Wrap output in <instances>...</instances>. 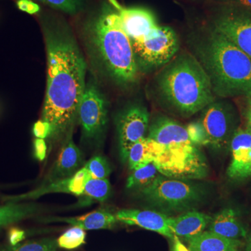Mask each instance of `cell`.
I'll use <instances>...</instances> for the list:
<instances>
[{
	"mask_svg": "<svg viewBox=\"0 0 251 251\" xmlns=\"http://www.w3.org/2000/svg\"><path fill=\"white\" fill-rule=\"evenodd\" d=\"M230 163L227 175L229 179L242 181L251 177V132L237 128L229 144Z\"/></svg>",
	"mask_w": 251,
	"mask_h": 251,
	"instance_id": "12",
	"label": "cell"
},
{
	"mask_svg": "<svg viewBox=\"0 0 251 251\" xmlns=\"http://www.w3.org/2000/svg\"><path fill=\"white\" fill-rule=\"evenodd\" d=\"M33 133L36 138L49 139L51 135L50 125L44 120H39L33 126Z\"/></svg>",
	"mask_w": 251,
	"mask_h": 251,
	"instance_id": "31",
	"label": "cell"
},
{
	"mask_svg": "<svg viewBox=\"0 0 251 251\" xmlns=\"http://www.w3.org/2000/svg\"><path fill=\"white\" fill-rule=\"evenodd\" d=\"M83 36L94 65L117 85L128 87L138 80L139 68L117 10L104 3L86 22Z\"/></svg>",
	"mask_w": 251,
	"mask_h": 251,
	"instance_id": "2",
	"label": "cell"
},
{
	"mask_svg": "<svg viewBox=\"0 0 251 251\" xmlns=\"http://www.w3.org/2000/svg\"><path fill=\"white\" fill-rule=\"evenodd\" d=\"M147 137L153 140V163L163 176L186 180L207 176L205 156L191 141L186 127L179 122L158 117L149 127Z\"/></svg>",
	"mask_w": 251,
	"mask_h": 251,
	"instance_id": "5",
	"label": "cell"
},
{
	"mask_svg": "<svg viewBox=\"0 0 251 251\" xmlns=\"http://www.w3.org/2000/svg\"><path fill=\"white\" fill-rule=\"evenodd\" d=\"M193 55L215 97H251V58L224 36L209 28L193 44Z\"/></svg>",
	"mask_w": 251,
	"mask_h": 251,
	"instance_id": "3",
	"label": "cell"
},
{
	"mask_svg": "<svg viewBox=\"0 0 251 251\" xmlns=\"http://www.w3.org/2000/svg\"><path fill=\"white\" fill-rule=\"evenodd\" d=\"M186 240L191 251H237L242 246L239 239H227L210 231H204Z\"/></svg>",
	"mask_w": 251,
	"mask_h": 251,
	"instance_id": "19",
	"label": "cell"
},
{
	"mask_svg": "<svg viewBox=\"0 0 251 251\" xmlns=\"http://www.w3.org/2000/svg\"><path fill=\"white\" fill-rule=\"evenodd\" d=\"M245 251H251V233L249 234V237H248Z\"/></svg>",
	"mask_w": 251,
	"mask_h": 251,
	"instance_id": "37",
	"label": "cell"
},
{
	"mask_svg": "<svg viewBox=\"0 0 251 251\" xmlns=\"http://www.w3.org/2000/svg\"><path fill=\"white\" fill-rule=\"evenodd\" d=\"M115 123L120 156L126 163L131 147L146 137L150 127V114L141 104H132L118 114Z\"/></svg>",
	"mask_w": 251,
	"mask_h": 251,
	"instance_id": "11",
	"label": "cell"
},
{
	"mask_svg": "<svg viewBox=\"0 0 251 251\" xmlns=\"http://www.w3.org/2000/svg\"><path fill=\"white\" fill-rule=\"evenodd\" d=\"M220 7H230L251 13V0H206Z\"/></svg>",
	"mask_w": 251,
	"mask_h": 251,
	"instance_id": "30",
	"label": "cell"
},
{
	"mask_svg": "<svg viewBox=\"0 0 251 251\" xmlns=\"http://www.w3.org/2000/svg\"><path fill=\"white\" fill-rule=\"evenodd\" d=\"M159 172L153 163L133 171L126 181L128 189L141 190L151 184Z\"/></svg>",
	"mask_w": 251,
	"mask_h": 251,
	"instance_id": "23",
	"label": "cell"
},
{
	"mask_svg": "<svg viewBox=\"0 0 251 251\" xmlns=\"http://www.w3.org/2000/svg\"><path fill=\"white\" fill-rule=\"evenodd\" d=\"M248 99L247 106L245 112L246 122L247 128L251 132V97Z\"/></svg>",
	"mask_w": 251,
	"mask_h": 251,
	"instance_id": "35",
	"label": "cell"
},
{
	"mask_svg": "<svg viewBox=\"0 0 251 251\" xmlns=\"http://www.w3.org/2000/svg\"><path fill=\"white\" fill-rule=\"evenodd\" d=\"M0 251H58V246L56 239L48 237L21 242L14 246H0Z\"/></svg>",
	"mask_w": 251,
	"mask_h": 251,
	"instance_id": "25",
	"label": "cell"
},
{
	"mask_svg": "<svg viewBox=\"0 0 251 251\" xmlns=\"http://www.w3.org/2000/svg\"><path fill=\"white\" fill-rule=\"evenodd\" d=\"M138 68L152 70L163 67L179 50V39L174 29L158 25L146 35L130 41Z\"/></svg>",
	"mask_w": 251,
	"mask_h": 251,
	"instance_id": "8",
	"label": "cell"
},
{
	"mask_svg": "<svg viewBox=\"0 0 251 251\" xmlns=\"http://www.w3.org/2000/svg\"><path fill=\"white\" fill-rule=\"evenodd\" d=\"M239 48L251 58V13L230 7H221L210 27Z\"/></svg>",
	"mask_w": 251,
	"mask_h": 251,
	"instance_id": "10",
	"label": "cell"
},
{
	"mask_svg": "<svg viewBox=\"0 0 251 251\" xmlns=\"http://www.w3.org/2000/svg\"><path fill=\"white\" fill-rule=\"evenodd\" d=\"M90 176L94 179H108L111 168L106 158L101 155H94L85 164Z\"/></svg>",
	"mask_w": 251,
	"mask_h": 251,
	"instance_id": "28",
	"label": "cell"
},
{
	"mask_svg": "<svg viewBox=\"0 0 251 251\" xmlns=\"http://www.w3.org/2000/svg\"><path fill=\"white\" fill-rule=\"evenodd\" d=\"M211 216L198 211H189L176 218H170L168 226L174 235L186 239L204 232L209 224Z\"/></svg>",
	"mask_w": 251,
	"mask_h": 251,
	"instance_id": "17",
	"label": "cell"
},
{
	"mask_svg": "<svg viewBox=\"0 0 251 251\" xmlns=\"http://www.w3.org/2000/svg\"><path fill=\"white\" fill-rule=\"evenodd\" d=\"M41 206L35 203L8 202L0 206V227L16 224L39 214Z\"/></svg>",
	"mask_w": 251,
	"mask_h": 251,
	"instance_id": "21",
	"label": "cell"
},
{
	"mask_svg": "<svg viewBox=\"0 0 251 251\" xmlns=\"http://www.w3.org/2000/svg\"><path fill=\"white\" fill-rule=\"evenodd\" d=\"M142 196L151 205L168 212L191 209L201 202L202 189L189 180L158 176L147 187L140 190Z\"/></svg>",
	"mask_w": 251,
	"mask_h": 251,
	"instance_id": "6",
	"label": "cell"
},
{
	"mask_svg": "<svg viewBox=\"0 0 251 251\" xmlns=\"http://www.w3.org/2000/svg\"><path fill=\"white\" fill-rule=\"evenodd\" d=\"M209 231L231 239L247 237V231L232 209H225L211 218Z\"/></svg>",
	"mask_w": 251,
	"mask_h": 251,
	"instance_id": "18",
	"label": "cell"
},
{
	"mask_svg": "<svg viewBox=\"0 0 251 251\" xmlns=\"http://www.w3.org/2000/svg\"><path fill=\"white\" fill-rule=\"evenodd\" d=\"M113 6L118 11L122 27L130 41L145 36L158 25L156 16L147 8L123 7L118 3Z\"/></svg>",
	"mask_w": 251,
	"mask_h": 251,
	"instance_id": "14",
	"label": "cell"
},
{
	"mask_svg": "<svg viewBox=\"0 0 251 251\" xmlns=\"http://www.w3.org/2000/svg\"><path fill=\"white\" fill-rule=\"evenodd\" d=\"M16 5L18 9L27 14H37L41 11L40 6L32 0H18Z\"/></svg>",
	"mask_w": 251,
	"mask_h": 251,
	"instance_id": "32",
	"label": "cell"
},
{
	"mask_svg": "<svg viewBox=\"0 0 251 251\" xmlns=\"http://www.w3.org/2000/svg\"><path fill=\"white\" fill-rule=\"evenodd\" d=\"M112 188L108 179H94L91 177L85 185L82 197L87 201L103 202L111 196Z\"/></svg>",
	"mask_w": 251,
	"mask_h": 251,
	"instance_id": "24",
	"label": "cell"
},
{
	"mask_svg": "<svg viewBox=\"0 0 251 251\" xmlns=\"http://www.w3.org/2000/svg\"><path fill=\"white\" fill-rule=\"evenodd\" d=\"M40 23L46 44L47 81L41 120L51 126L49 139L62 141L73 132L85 90L87 62L67 21L44 13Z\"/></svg>",
	"mask_w": 251,
	"mask_h": 251,
	"instance_id": "1",
	"label": "cell"
},
{
	"mask_svg": "<svg viewBox=\"0 0 251 251\" xmlns=\"http://www.w3.org/2000/svg\"><path fill=\"white\" fill-rule=\"evenodd\" d=\"M200 121L209 138V147L216 151L228 148L237 129L235 112L230 104L214 100L203 109Z\"/></svg>",
	"mask_w": 251,
	"mask_h": 251,
	"instance_id": "9",
	"label": "cell"
},
{
	"mask_svg": "<svg viewBox=\"0 0 251 251\" xmlns=\"http://www.w3.org/2000/svg\"><path fill=\"white\" fill-rule=\"evenodd\" d=\"M86 232L80 227L73 226L57 239L58 247L72 250L77 249L85 243Z\"/></svg>",
	"mask_w": 251,
	"mask_h": 251,
	"instance_id": "26",
	"label": "cell"
},
{
	"mask_svg": "<svg viewBox=\"0 0 251 251\" xmlns=\"http://www.w3.org/2000/svg\"><path fill=\"white\" fill-rule=\"evenodd\" d=\"M64 14L76 15L85 9L87 0H38Z\"/></svg>",
	"mask_w": 251,
	"mask_h": 251,
	"instance_id": "27",
	"label": "cell"
},
{
	"mask_svg": "<svg viewBox=\"0 0 251 251\" xmlns=\"http://www.w3.org/2000/svg\"><path fill=\"white\" fill-rule=\"evenodd\" d=\"M173 240V249L175 251H191L188 248L185 247L184 244L181 243L177 236L175 235Z\"/></svg>",
	"mask_w": 251,
	"mask_h": 251,
	"instance_id": "36",
	"label": "cell"
},
{
	"mask_svg": "<svg viewBox=\"0 0 251 251\" xmlns=\"http://www.w3.org/2000/svg\"><path fill=\"white\" fill-rule=\"evenodd\" d=\"M186 128L190 140L196 146L199 148L209 146V138L200 120L188 124Z\"/></svg>",
	"mask_w": 251,
	"mask_h": 251,
	"instance_id": "29",
	"label": "cell"
},
{
	"mask_svg": "<svg viewBox=\"0 0 251 251\" xmlns=\"http://www.w3.org/2000/svg\"><path fill=\"white\" fill-rule=\"evenodd\" d=\"M153 161V141L148 137L135 143L128 152V167L131 171L139 169Z\"/></svg>",
	"mask_w": 251,
	"mask_h": 251,
	"instance_id": "22",
	"label": "cell"
},
{
	"mask_svg": "<svg viewBox=\"0 0 251 251\" xmlns=\"http://www.w3.org/2000/svg\"><path fill=\"white\" fill-rule=\"evenodd\" d=\"M69 193L74 196H80V193L77 190L75 181L72 176L67 179L54 181L50 184L41 185L34 191H29L25 194L20 195V196H6L3 198V201L7 202L18 203L22 201L37 199L49 193Z\"/></svg>",
	"mask_w": 251,
	"mask_h": 251,
	"instance_id": "20",
	"label": "cell"
},
{
	"mask_svg": "<svg viewBox=\"0 0 251 251\" xmlns=\"http://www.w3.org/2000/svg\"><path fill=\"white\" fill-rule=\"evenodd\" d=\"M117 221L116 216L103 209H99L77 217L50 216L42 219V222L45 224L64 223L80 227L84 230L112 229L116 225Z\"/></svg>",
	"mask_w": 251,
	"mask_h": 251,
	"instance_id": "16",
	"label": "cell"
},
{
	"mask_svg": "<svg viewBox=\"0 0 251 251\" xmlns=\"http://www.w3.org/2000/svg\"><path fill=\"white\" fill-rule=\"evenodd\" d=\"M175 251L174 250H173V249H172V251Z\"/></svg>",
	"mask_w": 251,
	"mask_h": 251,
	"instance_id": "38",
	"label": "cell"
},
{
	"mask_svg": "<svg viewBox=\"0 0 251 251\" xmlns=\"http://www.w3.org/2000/svg\"><path fill=\"white\" fill-rule=\"evenodd\" d=\"M108 99L93 78L87 82L78 110L77 122L82 129V140L99 147L103 143L108 123Z\"/></svg>",
	"mask_w": 251,
	"mask_h": 251,
	"instance_id": "7",
	"label": "cell"
},
{
	"mask_svg": "<svg viewBox=\"0 0 251 251\" xmlns=\"http://www.w3.org/2000/svg\"><path fill=\"white\" fill-rule=\"evenodd\" d=\"M85 164L82 152L73 139L72 132L63 140L58 158L41 185L71 177Z\"/></svg>",
	"mask_w": 251,
	"mask_h": 251,
	"instance_id": "13",
	"label": "cell"
},
{
	"mask_svg": "<svg viewBox=\"0 0 251 251\" xmlns=\"http://www.w3.org/2000/svg\"><path fill=\"white\" fill-rule=\"evenodd\" d=\"M115 216L117 221L122 224L138 226L171 239L174 238V234L168 226L169 217L162 213L151 210L124 209L117 211Z\"/></svg>",
	"mask_w": 251,
	"mask_h": 251,
	"instance_id": "15",
	"label": "cell"
},
{
	"mask_svg": "<svg viewBox=\"0 0 251 251\" xmlns=\"http://www.w3.org/2000/svg\"><path fill=\"white\" fill-rule=\"evenodd\" d=\"M162 103L184 117L192 116L216 100L209 77L193 54L175 55L156 78Z\"/></svg>",
	"mask_w": 251,
	"mask_h": 251,
	"instance_id": "4",
	"label": "cell"
},
{
	"mask_svg": "<svg viewBox=\"0 0 251 251\" xmlns=\"http://www.w3.org/2000/svg\"><path fill=\"white\" fill-rule=\"evenodd\" d=\"M8 237H9V244L14 246L22 242L25 239L26 234L23 229L14 227L10 229Z\"/></svg>",
	"mask_w": 251,
	"mask_h": 251,
	"instance_id": "34",
	"label": "cell"
},
{
	"mask_svg": "<svg viewBox=\"0 0 251 251\" xmlns=\"http://www.w3.org/2000/svg\"><path fill=\"white\" fill-rule=\"evenodd\" d=\"M47 153V145L45 140L36 138L34 141V153L36 159L43 161L46 158Z\"/></svg>",
	"mask_w": 251,
	"mask_h": 251,
	"instance_id": "33",
	"label": "cell"
}]
</instances>
